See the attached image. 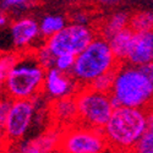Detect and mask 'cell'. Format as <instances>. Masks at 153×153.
I'll return each mask as SVG.
<instances>
[{"label": "cell", "instance_id": "22", "mask_svg": "<svg viewBox=\"0 0 153 153\" xmlns=\"http://www.w3.org/2000/svg\"><path fill=\"white\" fill-rule=\"evenodd\" d=\"M12 99H10L9 97L6 96H3L0 98V123H1V126L7 117V114L11 109V105H12Z\"/></svg>", "mask_w": 153, "mask_h": 153}, {"label": "cell", "instance_id": "13", "mask_svg": "<svg viewBox=\"0 0 153 153\" xmlns=\"http://www.w3.org/2000/svg\"><path fill=\"white\" fill-rule=\"evenodd\" d=\"M10 32L12 43L19 52L27 50V47L37 39L38 36H41L39 25L30 17H23L12 22Z\"/></svg>", "mask_w": 153, "mask_h": 153}, {"label": "cell", "instance_id": "15", "mask_svg": "<svg viewBox=\"0 0 153 153\" xmlns=\"http://www.w3.org/2000/svg\"><path fill=\"white\" fill-rule=\"evenodd\" d=\"M135 32L131 28H125L117 33L115 36H113L108 41L110 49L113 54L115 55L119 62H125L127 59V55L130 53L131 49V43H132V38H134Z\"/></svg>", "mask_w": 153, "mask_h": 153}, {"label": "cell", "instance_id": "29", "mask_svg": "<svg viewBox=\"0 0 153 153\" xmlns=\"http://www.w3.org/2000/svg\"><path fill=\"white\" fill-rule=\"evenodd\" d=\"M5 79H6V76L0 71V98H1L4 94V83H5Z\"/></svg>", "mask_w": 153, "mask_h": 153}, {"label": "cell", "instance_id": "18", "mask_svg": "<svg viewBox=\"0 0 153 153\" xmlns=\"http://www.w3.org/2000/svg\"><path fill=\"white\" fill-rule=\"evenodd\" d=\"M114 72H108L105 75L99 76L96 80H93L88 87L92 88L93 91L109 94L111 91V87H113V82H114Z\"/></svg>", "mask_w": 153, "mask_h": 153}, {"label": "cell", "instance_id": "14", "mask_svg": "<svg viewBox=\"0 0 153 153\" xmlns=\"http://www.w3.org/2000/svg\"><path fill=\"white\" fill-rule=\"evenodd\" d=\"M130 15L126 12H115L111 16L107 17L102 21V23L97 25L94 27L96 33L98 37H102L103 39L109 41L113 36H115L120 31L129 27Z\"/></svg>", "mask_w": 153, "mask_h": 153}, {"label": "cell", "instance_id": "4", "mask_svg": "<svg viewBox=\"0 0 153 153\" xmlns=\"http://www.w3.org/2000/svg\"><path fill=\"white\" fill-rule=\"evenodd\" d=\"M148 130L147 111L137 108L118 107L103 127V134L111 148H134Z\"/></svg>", "mask_w": 153, "mask_h": 153}, {"label": "cell", "instance_id": "28", "mask_svg": "<svg viewBox=\"0 0 153 153\" xmlns=\"http://www.w3.org/2000/svg\"><path fill=\"white\" fill-rule=\"evenodd\" d=\"M108 153H136L134 148H126V149H121V148H111Z\"/></svg>", "mask_w": 153, "mask_h": 153}, {"label": "cell", "instance_id": "20", "mask_svg": "<svg viewBox=\"0 0 153 153\" xmlns=\"http://www.w3.org/2000/svg\"><path fill=\"white\" fill-rule=\"evenodd\" d=\"M136 153H153V130L148 129L134 147Z\"/></svg>", "mask_w": 153, "mask_h": 153}, {"label": "cell", "instance_id": "16", "mask_svg": "<svg viewBox=\"0 0 153 153\" xmlns=\"http://www.w3.org/2000/svg\"><path fill=\"white\" fill-rule=\"evenodd\" d=\"M129 28H131L135 33L153 31V12L138 11L132 14L130 16Z\"/></svg>", "mask_w": 153, "mask_h": 153}, {"label": "cell", "instance_id": "5", "mask_svg": "<svg viewBox=\"0 0 153 153\" xmlns=\"http://www.w3.org/2000/svg\"><path fill=\"white\" fill-rule=\"evenodd\" d=\"M75 99L79 110V123L93 129L103 130L115 109L110 94L93 91L86 86L80 87L75 92Z\"/></svg>", "mask_w": 153, "mask_h": 153}, {"label": "cell", "instance_id": "12", "mask_svg": "<svg viewBox=\"0 0 153 153\" xmlns=\"http://www.w3.org/2000/svg\"><path fill=\"white\" fill-rule=\"evenodd\" d=\"M125 62L137 68L153 62V31L134 34L130 53Z\"/></svg>", "mask_w": 153, "mask_h": 153}, {"label": "cell", "instance_id": "3", "mask_svg": "<svg viewBox=\"0 0 153 153\" xmlns=\"http://www.w3.org/2000/svg\"><path fill=\"white\" fill-rule=\"evenodd\" d=\"M120 62L113 54L108 41L96 37L85 50L76 56L70 76L77 87H86L102 75L114 72Z\"/></svg>", "mask_w": 153, "mask_h": 153}, {"label": "cell", "instance_id": "26", "mask_svg": "<svg viewBox=\"0 0 153 153\" xmlns=\"http://www.w3.org/2000/svg\"><path fill=\"white\" fill-rule=\"evenodd\" d=\"M7 22H9V16L6 14V11L1 9V10H0V28L5 27L7 25Z\"/></svg>", "mask_w": 153, "mask_h": 153}, {"label": "cell", "instance_id": "25", "mask_svg": "<svg viewBox=\"0 0 153 153\" xmlns=\"http://www.w3.org/2000/svg\"><path fill=\"white\" fill-rule=\"evenodd\" d=\"M141 70L143 71V74L147 76V77L153 82V62L152 64H148V65L142 66Z\"/></svg>", "mask_w": 153, "mask_h": 153}, {"label": "cell", "instance_id": "30", "mask_svg": "<svg viewBox=\"0 0 153 153\" xmlns=\"http://www.w3.org/2000/svg\"><path fill=\"white\" fill-rule=\"evenodd\" d=\"M100 5H107V6H111V5H117L118 3H120V0H97Z\"/></svg>", "mask_w": 153, "mask_h": 153}, {"label": "cell", "instance_id": "32", "mask_svg": "<svg viewBox=\"0 0 153 153\" xmlns=\"http://www.w3.org/2000/svg\"><path fill=\"white\" fill-rule=\"evenodd\" d=\"M50 153H66V152H64V151L60 149V148H56V149H54L53 152H50Z\"/></svg>", "mask_w": 153, "mask_h": 153}, {"label": "cell", "instance_id": "8", "mask_svg": "<svg viewBox=\"0 0 153 153\" xmlns=\"http://www.w3.org/2000/svg\"><path fill=\"white\" fill-rule=\"evenodd\" d=\"M36 110V104L32 99L12 102L11 109L3 124V132L9 145H16L22 141L32 125Z\"/></svg>", "mask_w": 153, "mask_h": 153}, {"label": "cell", "instance_id": "11", "mask_svg": "<svg viewBox=\"0 0 153 153\" xmlns=\"http://www.w3.org/2000/svg\"><path fill=\"white\" fill-rule=\"evenodd\" d=\"M77 90V85L69 74L62 72L56 68L47 70L43 93L48 94L52 99L72 96Z\"/></svg>", "mask_w": 153, "mask_h": 153}, {"label": "cell", "instance_id": "24", "mask_svg": "<svg viewBox=\"0 0 153 153\" xmlns=\"http://www.w3.org/2000/svg\"><path fill=\"white\" fill-rule=\"evenodd\" d=\"M72 21L74 23H77V25H86L88 21H90V17H88L87 14H85V12H77V14H75L74 17H72Z\"/></svg>", "mask_w": 153, "mask_h": 153}, {"label": "cell", "instance_id": "34", "mask_svg": "<svg viewBox=\"0 0 153 153\" xmlns=\"http://www.w3.org/2000/svg\"><path fill=\"white\" fill-rule=\"evenodd\" d=\"M152 1H153V0H152Z\"/></svg>", "mask_w": 153, "mask_h": 153}, {"label": "cell", "instance_id": "10", "mask_svg": "<svg viewBox=\"0 0 153 153\" xmlns=\"http://www.w3.org/2000/svg\"><path fill=\"white\" fill-rule=\"evenodd\" d=\"M61 129L55 126H48L47 129L34 138L27 141H20L15 145L16 153H50L59 148Z\"/></svg>", "mask_w": 153, "mask_h": 153}, {"label": "cell", "instance_id": "21", "mask_svg": "<svg viewBox=\"0 0 153 153\" xmlns=\"http://www.w3.org/2000/svg\"><path fill=\"white\" fill-rule=\"evenodd\" d=\"M75 59H76V56L71 55V54L59 55L55 58V66L54 68H56L58 70H60L62 72L70 74V71L72 70L74 64H75Z\"/></svg>", "mask_w": 153, "mask_h": 153}, {"label": "cell", "instance_id": "17", "mask_svg": "<svg viewBox=\"0 0 153 153\" xmlns=\"http://www.w3.org/2000/svg\"><path fill=\"white\" fill-rule=\"evenodd\" d=\"M65 26H66L65 20L61 16H52V15L45 16L39 23L41 36L44 37L45 39H48V38H50L52 36L60 32Z\"/></svg>", "mask_w": 153, "mask_h": 153}, {"label": "cell", "instance_id": "7", "mask_svg": "<svg viewBox=\"0 0 153 153\" xmlns=\"http://www.w3.org/2000/svg\"><path fill=\"white\" fill-rule=\"evenodd\" d=\"M97 37L94 27L86 25L70 23L60 32L45 41L47 48L55 58L62 54H71L77 56Z\"/></svg>", "mask_w": 153, "mask_h": 153}, {"label": "cell", "instance_id": "27", "mask_svg": "<svg viewBox=\"0 0 153 153\" xmlns=\"http://www.w3.org/2000/svg\"><path fill=\"white\" fill-rule=\"evenodd\" d=\"M147 111V123H148V129L153 130V105L146 110Z\"/></svg>", "mask_w": 153, "mask_h": 153}, {"label": "cell", "instance_id": "33", "mask_svg": "<svg viewBox=\"0 0 153 153\" xmlns=\"http://www.w3.org/2000/svg\"><path fill=\"white\" fill-rule=\"evenodd\" d=\"M3 130V126H1V123H0V131Z\"/></svg>", "mask_w": 153, "mask_h": 153}, {"label": "cell", "instance_id": "19", "mask_svg": "<svg viewBox=\"0 0 153 153\" xmlns=\"http://www.w3.org/2000/svg\"><path fill=\"white\" fill-rule=\"evenodd\" d=\"M33 53H34L37 61L39 62V65L42 68H44L45 70H49L55 66V56L50 53V50L47 48L45 44H43L38 49L33 50Z\"/></svg>", "mask_w": 153, "mask_h": 153}, {"label": "cell", "instance_id": "23", "mask_svg": "<svg viewBox=\"0 0 153 153\" xmlns=\"http://www.w3.org/2000/svg\"><path fill=\"white\" fill-rule=\"evenodd\" d=\"M31 0H1V9L9 10V9H23L28 6Z\"/></svg>", "mask_w": 153, "mask_h": 153}, {"label": "cell", "instance_id": "9", "mask_svg": "<svg viewBox=\"0 0 153 153\" xmlns=\"http://www.w3.org/2000/svg\"><path fill=\"white\" fill-rule=\"evenodd\" d=\"M49 126L64 130L79 123V110L75 94L64 98L52 99L48 103Z\"/></svg>", "mask_w": 153, "mask_h": 153}, {"label": "cell", "instance_id": "1", "mask_svg": "<svg viewBox=\"0 0 153 153\" xmlns=\"http://www.w3.org/2000/svg\"><path fill=\"white\" fill-rule=\"evenodd\" d=\"M114 108L127 107L148 110L153 105V82L141 68L120 62L114 72L110 91Z\"/></svg>", "mask_w": 153, "mask_h": 153}, {"label": "cell", "instance_id": "31", "mask_svg": "<svg viewBox=\"0 0 153 153\" xmlns=\"http://www.w3.org/2000/svg\"><path fill=\"white\" fill-rule=\"evenodd\" d=\"M0 153H16V149H15V145H10V146L5 147L3 151H0Z\"/></svg>", "mask_w": 153, "mask_h": 153}, {"label": "cell", "instance_id": "6", "mask_svg": "<svg viewBox=\"0 0 153 153\" xmlns=\"http://www.w3.org/2000/svg\"><path fill=\"white\" fill-rule=\"evenodd\" d=\"M59 148L66 153H107L110 151L103 130L80 123L61 131Z\"/></svg>", "mask_w": 153, "mask_h": 153}, {"label": "cell", "instance_id": "2", "mask_svg": "<svg viewBox=\"0 0 153 153\" xmlns=\"http://www.w3.org/2000/svg\"><path fill=\"white\" fill-rule=\"evenodd\" d=\"M47 70L37 61L33 50H25L20 61L5 79L4 94L12 100L34 99L43 94Z\"/></svg>", "mask_w": 153, "mask_h": 153}]
</instances>
